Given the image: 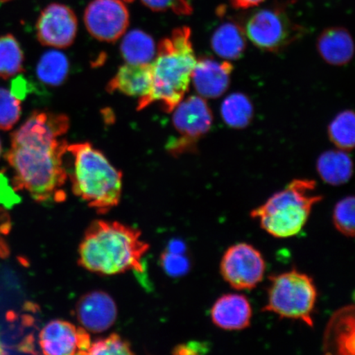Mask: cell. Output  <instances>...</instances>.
Wrapping results in <instances>:
<instances>
[{
	"label": "cell",
	"instance_id": "cell-1",
	"mask_svg": "<svg viewBox=\"0 0 355 355\" xmlns=\"http://www.w3.org/2000/svg\"><path fill=\"white\" fill-rule=\"evenodd\" d=\"M70 125L64 114L34 111L11 135L4 158L11 166L15 190H26L35 202L65 201L68 171L64 157L69 144L61 139Z\"/></svg>",
	"mask_w": 355,
	"mask_h": 355
},
{
	"label": "cell",
	"instance_id": "cell-2",
	"mask_svg": "<svg viewBox=\"0 0 355 355\" xmlns=\"http://www.w3.org/2000/svg\"><path fill=\"white\" fill-rule=\"evenodd\" d=\"M149 244L139 230L117 221L98 220L89 226L80 243L78 263L89 272L114 276L128 270L143 272Z\"/></svg>",
	"mask_w": 355,
	"mask_h": 355
},
{
	"label": "cell",
	"instance_id": "cell-3",
	"mask_svg": "<svg viewBox=\"0 0 355 355\" xmlns=\"http://www.w3.org/2000/svg\"><path fill=\"white\" fill-rule=\"evenodd\" d=\"M197 59L191 30L182 26L159 43L157 58L153 62V87L149 94L140 98L137 110L159 102L166 113L173 112L188 92Z\"/></svg>",
	"mask_w": 355,
	"mask_h": 355
},
{
	"label": "cell",
	"instance_id": "cell-4",
	"mask_svg": "<svg viewBox=\"0 0 355 355\" xmlns=\"http://www.w3.org/2000/svg\"><path fill=\"white\" fill-rule=\"evenodd\" d=\"M67 153L73 157L69 173L73 193L101 215L117 207L122 195L121 171L91 144H69Z\"/></svg>",
	"mask_w": 355,
	"mask_h": 355
},
{
	"label": "cell",
	"instance_id": "cell-5",
	"mask_svg": "<svg viewBox=\"0 0 355 355\" xmlns=\"http://www.w3.org/2000/svg\"><path fill=\"white\" fill-rule=\"evenodd\" d=\"M322 199L317 192L316 182L297 179L252 210L250 216L270 236L291 238L302 232L314 206Z\"/></svg>",
	"mask_w": 355,
	"mask_h": 355
},
{
	"label": "cell",
	"instance_id": "cell-6",
	"mask_svg": "<svg viewBox=\"0 0 355 355\" xmlns=\"http://www.w3.org/2000/svg\"><path fill=\"white\" fill-rule=\"evenodd\" d=\"M263 312L313 327L318 292L312 277L294 269L270 276Z\"/></svg>",
	"mask_w": 355,
	"mask_h": 355
},
{
	"label": "cell",
	"instance_id": "cell-7",
	"mask_svg": "<svg viewBox=\"0 0 355 355\" xmlns=\"http://www.w3.org/2000/svg\"><path fill=\"white\" fill-rule=\"evenodd\" d=\"M173 114V125L178 137L168 140L166 148L174 157L197 150L198 141L211 130L213 115L205 99L188 97L178 105Z\"/></svg>",
	"mask_w": 355,
	"mask_h": 355
},
{
	"label": "cell",
	"instance_id": "cell-8",
	"mask_svg": "<svg viewBox=\"0 0 355 355\" xmlns=\"http://www.w3.org/2000/svg\"><path fill=\"white\" fill-rule=\"evenodd\" d=\"M246 37L261 50L277 52L304 33L302 26L279 8H263L248 17L243 28Z\"/></svg>",
	"mask_w": 355,
	"mask_h": 355
},
{
	"label": "cell",
	"instance_id": "cell-9",
	"mask_svg": "<svg viewBox=\"0 0 355 355\" xmlns=\"http://www.w3.org/2000/svg\"><path fill=\"white\" fill-rule=\"evenodd\" d=\"M266 264L263 254L252 244L238 243L221 257L220 272L224 281L237 291H251L263 282Z\"/></svg>",
	"mask_w": 355,
	"mask_h": 355
},
{
	"label": "cell",
	"instance_id": "cell-10",
	"mask_svg": "<svg viewBox=\"0 0 355 355\" xmlns=\"http://www.w3.org/2000/svg\"><path fill=\"white\" fill-rule=\"evenodd\" d=\"M84 21L93 37L114 43L126 32L130 15L121 0H94L87 8Z\"/></svg>",
	"mask_w": 355,
	"mask_h": 355
},
{
	"label": "cell",
	"instance_id": "cell-11",
	"mask_svg": "<svg viewBox=\"0 0 355 355\" xmlns=\"http://www.w3.org/2000/svg\"><path fill=\"white\" fill-rule=\"evenodd\" d=\"M78 32V20L68 6L52 3L40 15L37 24L38 41L43 46L68 48L74 42Z\"/></svg>",
	"mask_w": 355,
	"mask_h": 355
},
{
	"label": "cell",
	"instance_id": "cell-12",
	"mask_svg": "<svg viewBox=\"0 0 355 355\" xmlns=\"http://www.w3.org/2000/svg\"><path fill=\"white\" fill-rule=\"evenodd\" d=\"M39 344L44 354H87L92 341L85 328L64 320H53L40 332Z\"/></svg>",
	"mask_w": 355,
	"mask_h": 355
},
{
	"label": "cell",
	"instance_id": "cell-13",
	"mask_svg": "<svg viewBox=\"0 0 355 355\" xmlns=\"http://www.w3.org/2000/svg\"><path fill=\"white\" fill-rule=\"evenodd\" d=\"M76 313L82 327L93 333L107 331L118 316L117 306L112 297L101 291L83 295L78 302Z\"/></svg>",
	"mask_w": 355,
	"mask_h": 355
},
{
	"label": "cell",
	"instance_id": "cell-14",
	"mask_svg": "<svg viewBox=\"0 0 355 355\" xmlns=\"http://www.w3.org/2000/svg\"><path fill=\"white\" fill-rule=\"evenodd\" d=\"M232 71L233 66L227 60H197L192 75L195 90L204 99L218 98L227 91Z\"/></svg>",
	"mask_w": 355,
	"mask_h": 355
},
{
	"label": "cell",
	"instance_id": "cell-15",
	"mask_svg": "<svg viewBox=\"0 0 355 355\" xmlns=\"http://www.w3.org/2000/svg\"><path fill=\"white\" fill-rule=\"evenodd\" d=\"M355 320L354 305L335 312L327 323L322 340L325 354L354 355Z\"/></svg>",
	"mask_w": 355,
	"mask_h": 355
},
{
	"label": "cell",
	"instance_id": "cell-16",
	"mask_svg": "<svg viewBox=\"0 0 355 355\" xmlns=\"http://www.w3.org/2000/svg\"><path fill=\"white\" fill-rule=\"evenodd\" d=\"M211 322L220 329L236 331L251 325L252 308L247 297L230 293L219 297L211 309Z\"/></svg>",
	"mask_w": 355,
	"mask_h": 355
},
{
	"label": "cell",
	"instance_id": "cell-17",
	"mask_svg": "<svg viewBox=\"0 0 355 355\" xmlns=\"http://www.w3.org/2000/svg\"><path fill=\"white\" fill-rule=\"evenodd\" d=\"M153 64H125L119 69L106 87L109 93L119 92L140 98L148 96L153 87Z\"/></svg>",
	"mask_w": 355,
	"mask_h": 355
},
{
	"label": "cell",
	"instance_id": "cell-18",
	"mask_svg": "<svg viewBox=\"0 0 355 355\" xmlns=\"http://www.w3.org/2000/svg\"><path fill=\"white\" fill-rule=\"evenodd\" d=\"M319 54L327 63L334 66L347 64L354 55V42L348 31L343 28H327L319 35Z\"/></svg>",
	"mask_w": 355,
	"mask_h": 355
},
{
	"label": "cell",
	"instance_id": "cell-19",
	"mask_svg": "<svg viewBox=\"0 0 355 355\" xmlns=\"http://www.w3.org/2000/svg\"><path fill=\"white\" fill-rule=\"evenodd\" d=\"M211 46L221 59L227 61L239 60L247 46L243 28L237 22H224L211 35Z\"/></svg>",
	"mask_w": 355,
	"mask_h": 355
},
{
	"label": "cell",
	"instance_id": "cell-20",
	"mask_svg": "<svg viewBox=\"0 0 355 355\" xmlns=\"http://www.w3.org/2000/svg\"><path fill=\"white\" fill-rule=\"evenodd\" d=\"M317 170L325 183L333 186L343 185L352 177V159L345 150H327L319 157Z\"/></svg>",
	"mask_w": 355,
	"mask_h": 355
},
{
	"label": "cell",
	"instance_id": "cell-21",
	"mask_svg": "<svg viewBox=\"0 0 355 355\" xmlns=\"http://www.w3.org/2000/svg\"><path fill=\"white\" fill-rule=\"evenodd\" d=\"M121 51L128 64H149L152 63L155 55V44L148 33L141 30H133L124 37Z\"/></svg>",
	"mask_w": 355,
	"mask_h": 355
},
{
	"label": "cell",
	"instance_id": "cell-22",
	"mask_svg": "<svg viewBox=\"0 0 355 355\" xmlns=\"http://www.w3.org/2000/svg\"><path fill=\"white\" fill-rule=\"evenodd\" d=\"M254 113L251 101L241 92H235L226 97L220 106L221 117L226 125L238 130L250 123Z\"/></svg>",
	"mask_w": 355,
	"mask_h": 355
},
{
	"label": "cell",
	"instance_id": "cell-23",
	"mask_svg": "<svg viewBox=\"0 0 355 355\" xmlns=\"http://www.w3.org/2000/svg\"><path fill=\"white\" fill-rule=\"evenodd\" d=\"M69 63L63 53L50 51L44 53L37 67L39 80L48 86L57 87L63 84L68 76Z\"/></svg>",
	"mask_w": 355,
	"mask_h": 355
},
{
	"label": "cell",
	"instance_id": "cell-24",
	"mask_svg": "<svg viewBox=\"0 0 355 355\" xmlns=\"http://www.w3.org/2000/svg\"><path fill=\"white\" fill-rule=\"evenodd\" d=\"M24 55L15 37H0V79L8 80L24 72Z\"/></svg>",
	"mask_w": 355,
	"mask_h": 355
},
{
	"label": "cell",
	"instance_id": "cell-25",
	"mask_svg": "<svg viewBox=\"0 0 355 355\" xmlns=\"http://www.w3.org/2000/svg\"><path fill=\"white\" fill-rule=\"evenodd\" d=\"M354 114L345 110L336 115L328 128V135L333 144L340 150L349 152L354 146Z\"/></svg>",
	"mask_w": 355,
	"mask_h": 355
},
{
	"label": "cell",
	"instance_id": "cell-26",
	"mask_svg": "<svg viewBox=\"0 0 355 355\" xmlns=\"http://www.w3.org/2000/svg\"><path fill=\"white\" fill-rule=\"evenodd\" d=\"M354 198L347 196L336 204L332 221L337 232L348 238L354 237Z\"/></svg>",
	"mask_w": 355,
	"mask_h": 355
},
{
	"label": "cell",
	"instance_id": "cell-27",
	"mask_svg": "<svg viewBox=\"0 0 355 355\" xmlns=\"http://www.w3.org/2000/svg\"><path fill=\"white\" fill-rule=\"evenodd\" d=\"M21 114V101L10 91L0 87V130H11L19 122Z\"/></svg>",
	"mask_w": 355,
	"mask_h": 355
},
{
	"label": "cell",
	"instance_id": "cell-28",
	"mask_svg": "<svg viewBox=\"0 0 355 355\" xmlns=\"http://www.w3.org/2000/svg\"><path fill=\"white\" fill-rule=\"evenodd\" d=\"M132 352L131 345L125 339L118 334H111L106 338L97 340L89 348L87 354H122L131 355Z\"/></svg>",
	"mask_w": 355,
	"mask_h": 355
},
{
	"label": "cell",
	"instance_id": "cell-29",
	"mask_svg": "<svg viewBox=\"0 0 355 355\" xmlns=\"http://www.w3.org/2000/svg\"><path fill=\"white\" fill-rule=\"evenodd\" d=\"M146 7L153 11L172 10L179 15H190L193 8L186 0H141Z\"/></svg>",
	"mask_w": 355,
	"mask_h": 355
},
{
	"label": "cell",
	"instance_id": "cell-30",
	"mask_svg": "<svg viewBox=\"0 0 355 355\" xmlns=\"http://www.w3.org/2000/svg\"><path fill=\"white\" fill-rule=\"evenodd\" d=\"M164 269L171 276H180L184 274L189 268V263L182 252L167 250L162 256Z\"/></svg>",
	"mask_w": 355,
	"mask_h": 355
},
{
	"label": "cell",
	"instance_id": "cell-31",
	"mask_svg": "<svg viewBox=\"0 0 355 355\" xmlns=\"http://www.w3.org/2000/svg\"><path fill=\"white\" fill-rule=\"evenodd\" d=\"M210 349V344L205 341H190L177 345L172 353L180 355L204 354L209 352Z\"/></svg>",
	"mask_w": 355,
	"mask_h": 355
},
{
	"label": "cell",
	"instance_id": "cell-32",
	"mask_svg": "<svg viewBox=\"0 0 355 355\" xmlns=\"http://www.w3.org/2000/svg\"><path fill=\"white\" fill-rule=\"evenodd\" d=\"M15 193L8 184V178L3 171L0 172V203L8 206L12 203Z\"/></svg>",
	"mask_w": 355,
	"mask_h": 355
},
{
	"label": "cell",
	"instance_id": "cell-33",
	"mask_svg": "<svg viewBox=\"0 0 355 355\" xmlns=\"http://www.w3.org/2000/svg\"><path fill=\"white\" fill-rule=\"evenodd\" d=\"M28 92V83L24 77L19 76L12 80L11 93L19 101L24 100Z\"/></svg>",
	"mask_w": 355,
	"mask_h": 355
},
{
	"label": "cell",
	"instance_id": "cell-34",
	"mask_svg": "<svg viewBox=\"0 0 355 355\" xmlns=\"http://www.w3.org/2000/svg\"><path fill=\"white\" fill-rule=\"evenodd\" d=\"M265 0H230L232 6L239 10H247L252 7L259 6Z\"/></svg>",
	"mask_w": 355,
	"mask_h": 355
},
{
	"label": "cell",
	"instance_id": "cell-35",
	"mask_svg": "<svg viewBox=\"0 0 355 355\" xmlns=\"http://www.w3.org/2000/svg\"><path fill=\"white\" fill-rule=\"evenodd\" d=\"M2 153V144L1 140H0V155H1Z\"/></svg>",
	"mask_w": 355,
	"mask_h": 355
},
{
	"label": "cell",
	"instance_id": "cell-36",
	"mask_svg": "<svg viewBox=\"0 0 355 355\" xmlns=\"http://www.w3.org/2000/svg\"><path fill=\"white\" fill-rule=\"evenodd\" d=\"M3 349H2V346H1V343H0V354H3Z\"/></svg>",
	"mask_w": 355,
	"mask_h": 355
},
{
	"label": "cell",
	"instance_id": "cell-37",
	"mask_svg": "<svg viewBox=\"0 0 355 355\" xmlns=\"http://www.w3.org/2000/svg\"><path fill=\"white\" fill-rule=\"evenodd\" d=\"M7 1H10V0H0V3H4Z\"/></svg>",
	"mask_w": 355,
	"mask_h": 355
},
{
	"label": "cell",
	"instance_id": "cell-38",
	"mask_svg": "<svg viewBox=\"0 0 355 355\" xmlns=\"http://www.w3.org/2000/svg\"><path fill=\"white\" fill-rule=\"evenodd\" d=\"M124 1H126V2H132L133 0H124Z\"/></svg>",
	"mask_w": 355,
	"mask_h": 355
}]
</instances>
